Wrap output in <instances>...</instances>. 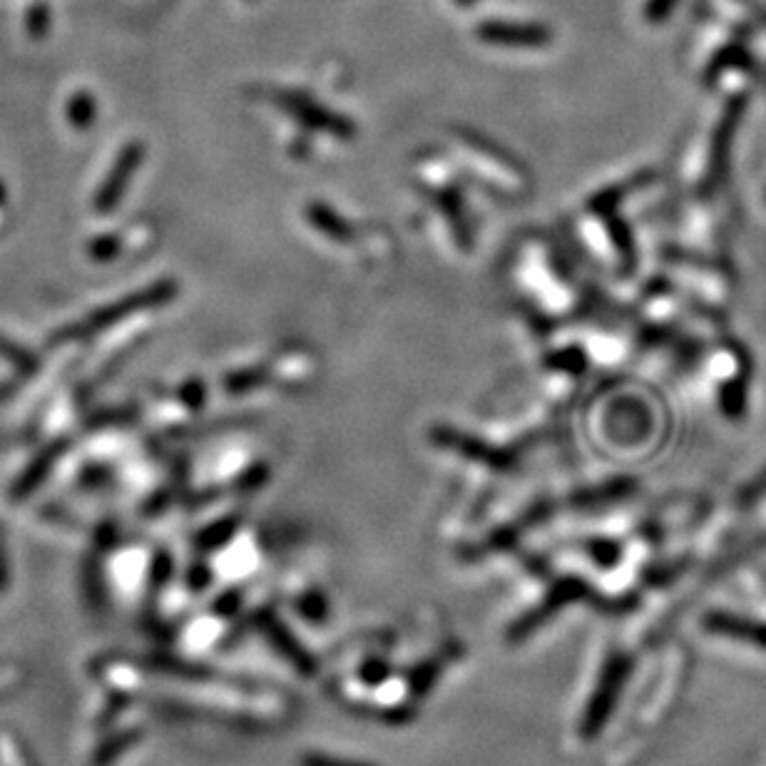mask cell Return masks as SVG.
<instances>
[{
    "mask_svg": "<svg viewBox=\"0 0 766 766\" xmlns=\"http://www.w3.org/2000/svg\"><path fill=\"white\" fill-rule=\"evenodd\" d=\"M0 356H3L5 361H10L18 371H23V374H33V371L38 369L35 356L28 354L25 349H20L18 344H13V341L5 339V336H0Z\"/></svg>",
    "mask_w": 766,
    "mask_h": 766,
    "instance_id": "cell-12",
    "label": "cell"
},
{
    "mask_svg": "<svg viewBox=\"0 0 766 766\" xmlns=\"http://www.w3.org/2000/svg\"><path fill=\"white\" fill-rule=\"evenodd\" d=\"M142 732L140 729H125V732H117L115 737L105 739V742L97 744L90 759V766H112L125 752H130L137 742H140Z\"/></svg>",
    "mask_w": 766,
    "mask_h": 766,
    "instance_id": "cell-8",
    "label": "cell"
},
{
    "mask_svg": "<svg viewBox=\"0 0 766 766\" xmlns=\"http://www.w3.org/2000/svg\"><path fill=\"white\" fill-rule=\"evenodd\" d=\"M301 766H369V764L339 762V759L324 757V754H306V757H301Z\"/></svg>",
    "mask_w": 766,
    "mask_h": 766,
    "instance_id": "cell-16",
    "label": "cell"
},
{
    "mask_svg": "<svg viewBox=\"0 0 766 766\" xmlns=\"http://www.w3.org/2000/svg\"><path fill=\"white\" fill-rule=\"evenodd\" d=\"M142 157H145V147H142L140 142H130V145L122 147L115 165H112V170L107 172L105 182H102V187L95 194V202H93L95 212L110 214L112 209L120 204L122 194H125L132 175H135L137 167H140Z\"/></svg>",
    "mask_w": 766,
    "mask_h": 766,
    "instance_id": "cell-3",
    "label": "cell"
},
{
    "mask_svg": "<svg viewBox=\"0 0 766 766\" xmlns=\"http://www.w3.org/2000/svg\"><path fill=\"white\" fill-rule=\"evenodd\" d=\"M262 627H267L269 635L274 637V640H272L274 645H277L279 650H282L284 655H287L289 660L294 662V665L299 667L301 672H311V660H309V655H306V652L301 650V647L296 645V642H291V640H294V637H291L287 630H282V627H279V622L274 620V617H267V622H262Z\"/></svg>",
    "mask_w": 766,
    "mask_h": 766,
    "instance_id": "cell-9",
    "label": "cell"
},
{
    "mask_svg": "<svg viewBox=\"0 0 766 766\" xmlns=\"http://www.w3.org/2000/svg\"><path fill=\"white\" fill-rule=\"evenodd\" d=\"M172 294H175V284L172 282H162V284H155L152 289L137 291V294L127 296V299H120V301H115V304L105 306V309L93 311L88 319L78 321L75 326H68V329L58 331V334L53 336V341L55 344H65V341H78V339H85V336H93V334H97V331H102V329H107V326L122 321L125 316L135 314V311L167 304V299H170Z\"/></svg>",
    "mask_w": 766,
    "mask_h": 766,
    "instance_id": "cell-1",
    "label": "cell"
},
{
    "mask_svg": "<svg viewBox=\"0 0 766 766\" xmlns=\"http://www.w3.org/2000/svg\"><path fill=\"white\" fill-rule=\"evenodd\" d=\"M630 670L632 660L627 655H612L610 662L605 665L600 684H597L590 707H587L585 712V719H582V734H585L587 739H592L605 727L607 717H610L612 707H615L617 702V694L625 687V679L630 677Z\"/></svg>",
    "mask_w": 766,
    "mask_h": 766,
    "instance_id": "cell-2",
    "label": "cell"
},
{
    "mask_svg": "<svg viewBox=\"0 0 766 766\" xmlns=\"http://www.w3.org/2000/svg\"><path fill=\"white\" fill-rule=\"evenodd\" d=\"M478 38L493 45H508V48H543L550 43V30L540 25L488 23L478 30Z\"/></svg>",
    "mask_w": 766,
    "mask_h": 766,
    "instance_id": "cell-6",
    "label": "cell"
},
{
    "mask_svg": "<svg viewBox=\"0 0 766 766\" xmlns=\"http://www.w3.org/2000/svg\"><path fill=\"white\" fill-rule=\"evenodd\" d=\"M10 580H13V565H10L8 528L0 523V595L10 590Z\"/></svg>",
    "mask_w": 766,
    "mask_h": 766,
    "instance_id": "cell-13",
    "label": "cell"
},
{
    "mask_svg": "<svg viewBox=\"0 0 766 766\" xmlns=\"http://www.w3.org/2000/svg\"><path fill=\"white\" fill-rule=\"evenodd\" d=\"M702 625L714 635L732 637L737 642H747V645L766 650V622H752L749 617L729 615V612H707Z\"/></svg>",
    "mask_w": 766,
    "mask_h": 766,
    "instance_id": "cell-5",
    "label": "cell"
},
{
    "mask_svg": "<svg viewBox=\"0 0 766 766\" xmlns=\"http://www.w3.org/2000/svg\"><path fill=\"white\" fill-rule=\"evenodd\" d=\"M68 117H70V125H73L75 130H88L95 120L93 97H90L88 93L75 95L68 105Z\"/></svg>",
    "mask_w": 766,
    "mask_h": 766,
    "instance_id": "cell-11",
    "label": "cell"
},
{
    "mask_svg": "<svg viewBox=\"0 0 766 766\" xmlns=\"http://www.w3.org/2000/svg\"><path fill=\"white\" fill-rule=\"evenodd\" d=\"M744 100H747V97H742V100H734L732 105H729L727 117H724L722 125H719L717 132H714L712 150H709V162H707V177H704V185L707 187L717 185L719 177L724 175L729 147H732V135H734V130H737L739 110H744Z\"/></svg>",
    "mask_w": 766,
    "mask_h": 766,
    "instance_id": "cell-7",
    "label": "cell"
},
{
    "mask_svg": "<svg viewBox=\"0 0 766 766\" xmlns=\"http://www.w3.org/2000/svg\"><path fill=\"white\" fill-rule=\"evenodd\" d=\"M5 199H8V190H5V185L0 182V204H5Z\"/></svg>",
    "mask_w": 766,
    "mask_h": 766,
    "instance_id": "cell-18",
    "label": "cell"
},
{
    "mask_svg": "<svg viewBox=\"0 0 766 766\" xmlns=\"http://www.w3.org/2000/svg\"><path fill=\"white\" fill-rule=\"evenodd\" d=\"M117 249H120V244H117L115 237H97L93 244H90V254L97 259V262H107V259H112L117 254Z\"/></svg>",
    "mask_w": 766,
    "mask_h": 766,
    "instance_id": "cell-15",
    "label": "cell"
},
{
    "mask_svg": "<svg viewBox=\"0 0 766 766\" xmlns=\"http://www.w3.org/2000/svg\"><path fill=\"white\" fill-rule=\"evenodd\" d=\"M127 704H130V697L125 692H112L110 699H107V707L102 709L100 719H97V727H107V724L115 722V717L120 712H125Z\"/></svg>",
    "mask_w": 766,
    "mask_h": 766,
    "instance_id": "cell-14",
    "label": "cell"
},
{
    "mask_svg": "<svg viewBox=\"0 0 766 766\" xmlns=\"http://www.w3.org/2000/svg\"><path fill=\"white\" fill-rule=\"evenodd\" d=\"M83 592L88 605L93 607V610H100L102 602H105V582H102V568L95 558H90L88 563H85Z\"/></svg>",
    "mask_w": 766,
    "mask_h": 766,
    "instance_id": "cell-10",
    "label": "cell"
},
{
    "mask_svg": "<svg viewBox=\"0 0 766 766\" xmlns=\"http://www.w3.org/2000/svg\"><path fill=\"white\" fill-rule=\"evenodd\" d=\"M68 446H70L68 438H55L53 443H48V446H45L43 451L30 461V466H25L23 471H20V476L15 478V483L10 485L8 490L10 500H13V503H20V500L30 498V495H33L35 490L48 480L50 473H53V468L58 466L60 456L68 451Z\"/></svg>",
    "mask_w": 766,
    "mask_h": 766,
    "instance_id": "cell-4",
    "label": "cell"
},
{
    "mask_svg": "<svg viewBox=\"0 0 766 766\" xmlns=\"http://www.w3.org/2000/svg\"><path fill=\"white\" fill-rule=\"evenodd\" d=\"M18 752H20V762H23V766H40L38 759H35V754L30 752L28 747H23V742H18Z\"/></svg>",
    "mask_w": 766,
    "mask_h": 766,
    "instance_id": "cell-17",
    "label": "cell"
}]
</instances>
